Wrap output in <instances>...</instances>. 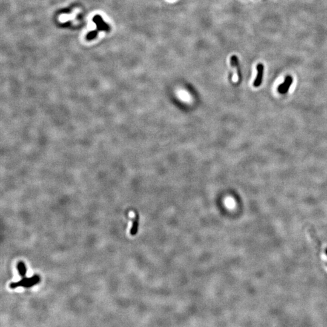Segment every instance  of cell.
Returning a JSON list of instances; mask_svg holds the SVG:
<instances>
[{"label": "cell", "mask_w": 327, "mask_h": 327, "mask_svg": "<svg viewBox=\"0 0 327 327\" xmlns=\"http://www.w3.org/2000/svg\"><path fill=\"white\" fill-rule=\"evenodd\" d=\"M17 269H18V271L19 274L21 277H26V273H27V268H26L25 263L23 262L20 261L18 263V264H17Z\"/></svg>", "instance_id": "4"}, {"label": "cell", "mask_w": 327, "mask_h": 327, "mask_svg": "<svg viewBox=\"0 0 327 327\" xmlns=\"http://www.w3.org/2000/svg\"><path fill=\"white\" fill-rule=\"evenodd\" d=\"M293 83V78L290 76H288L286 77L285 81L280 84V85L278 87V92L280 94H285L288 92L290 86Z\"/></svg>", "instance_id": "2"}, {"label": "cell", "mask_w": 327, "mask_h": 327, "mask_svg": "<svg viewBox=\"0 0 327 327\" xmlns=\"http://www.w3.org/2000/svg\"><path fill=\"white\" fill-rule=\"evenodd\" d=\"M137 229H138V218L136 216V217H135L134 219L133 220V224H132L131 228H130V233L131 235H132V236L135 235L137 232Z\"/></svg>", "instance_id": "5"}, {"label": "cell", "mask_w": 327, "mask_h": 327, "mask_svg": "<svg viewBox=\"0 0 327 327\" xmlns=\"http://www.w3.org/2000/svg\"><path fill=\"white\" fill-rule=\"evenodd\" d=\"M257 76L253 82V85L255 87H258L260 86L261 84L262 78H263V65L262 64H259L257 65Z\"/></svg>", "instance_id": "3"}, {"label": "cell", "mask_w": 327, "mask_h": 327, "mask_svg": "<svg viewBox=\"0 0 327 327\" xmlns=\"http://www.w3.org/2000/svg\"><path fill=\"white\" fill-rule=\"evenodd\" d=\"M40 282V277L38 275H34L31 277H24L21 280L16 282H12L10 284V288L15 289L19 287H23L24 288H30L34 285H36Z\"/></svg>", "instance_id": "1"}]
</instances>
